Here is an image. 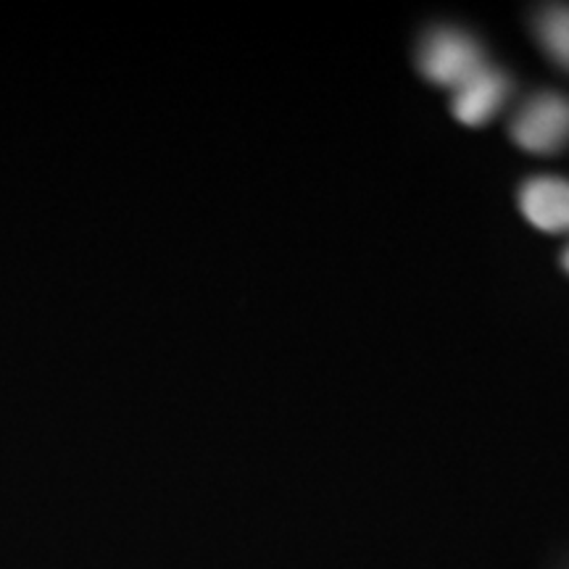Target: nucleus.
<instances>
[{
  "label": "nucleus",
  "instance_id": "f257e3e1",
  "mask_svg": "<svg viewBox=\"0 0 569 569\" xmlns=\"http://www.w3.org/2000/svg\"><path fill=\"white\" fill-rule=\"evenodd\" d=\"M486 63L480 42L472 34L451 30V27L427 32L422 48H419V69H422L425 80L440 84V88L457 90Z\"/></svg>",
  "mask_w": 569,
  "mask_h": 569
},
{
  "label": "nucleus",
  "instance_id": "39448f33",
  "mask_svg": "<svg viewBox=\"0 0 569 569\" xmlns=\"http://www.w3.org/2000/svg\"><path fill=\"white\" fill-rule=\"evenodd\" d=\"M536 38L557 67L569 71V6H546L536 13Z\"/></svg>",
  "mask_w": 569,
  "mask_h": 569
},
{
  "label": "nucleus",
  "instance_id": "7ed1b4c3",
  "mask_svg": "<svg viewBox=\"0 0 569 569\" xmlns=\"http://www.w3.org/2000/svg\"><path fill=\"white\" fill-rule=\"evenodd\" d=\"M509 92L511 80L507 77V71L486 63L465 84H459L453 90L451 111L461 124L480 127L490 122L503 109V103L509 101Z\"/></svg>",
  "mask_w": 569,
  "mask_h": 569
},
{
  "label": "nucleus",
  "instance_id": "423d86ee",
  "mask_svg": "<svg viewBox=\"0 0 569 569\" xmlns=\"http://www.w3.org/2000/svg\"><path fill=\"white\" fill-rule=\"evenodd\" d=\"M561 264H565V269L569 272V246H567V251L561 253Z\"/></svg>",
  "mask_w": 569,
  "mask_h": 569
},
{
  "label": "nucleus",
  "instance_id": "20e7f679",
  "mask_svg": "<svg viewBox=\"0 0 569 569\" xmlns=\"http://www.w3.org/2000/svg\"><path fill=\"white\" fill-rule=\"evenodd\" d=\"M519 209L538 230L569 232V180L565 177H530L519 188Z\"/></svg>",
  "mask_w": 569,
  "mask_h": 569
},
{
  "label": "nucleus",
  "instance_id": "f03ea898",
  "mask_svg": "<svg viewBox=\"0 0 569 569\" xmlns=\"http://www.w3.org/2000/svg\"><path fill=\"white\" fill-rule=\"evenodd\" d=\"M511 140L522 151L549 156L569 146V98L561 92H538L511 119Z\"/></svg>",
  "mask_w": 569,
  "mask_h": 569
}]
</instances>
